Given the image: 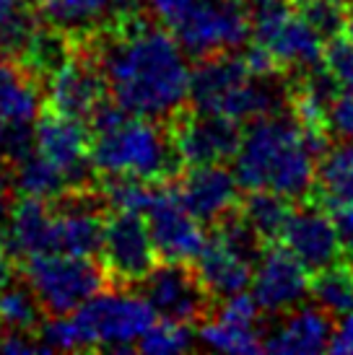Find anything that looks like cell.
I'll return each mask as SVG.
<instances>
[{"mask_svg": "<svg viewBox=\"0 0 353 355\" xmlns=\"http://www.w3.org/2000/svg\"><path fill=\"white\" fill-rule=\"evenodd\" d=\"M333 319L322 306H296L286 311L284 322L265 337V350L281 355L322 353L333 337Z\"/></svg>", "mask_w": 353, "mask_h": 355, "instance_id": "obj_18", "label": "cell"}, {"mask_svg": "<svg viewBox=\"0 0 353 355\" xmlns=\"http://www.w3.org/2000/svg\"><path fill=\"white\" fill-rule=\"evenodd\" d=\"M294 6L314 29L322 34L325 42L345 34L348 13L340 0H296Z\"/></svg>", "mask_w": 353, "mask_h": 355, "instance_id": "obj_32", "label": "cell"}, {"mask_svg": "<svg viewBox=\"0 0 353 355\" xmlns=\"http://www.w3.org/2000/svg\"><path fill=\"white\" fill-rule=\"evenodd\" d=\"M10 179L16 192L24 198H37V200H58L70 189L65 174L60 171L49 158H44L40 150H26L24 156L10 161Z\"/></svg>", "mask_w": 353, "mask_h": 355, "instance_id": "obj_23", "label": "cell"}, {"mask_svg": "<svg viewBox=\"0 0 353 355\" xmlns=\"http://www.w3.org/2000/svg\"><path fill=\"white\" fill-rule=\"evenodd\" d=\"M140 291L161 319L192 327L211 314L213 296L200 280L195 267H187L185 262H167L154 267L140 280Z\"/></svg>", "mask_w": 353, "mask_h": 355, "instance_id": "obj_9", "label": "cell"}, {"mask_svg": "<svg viewBox=\"0 0 353 355\" xmlns=\"http://www.w3.org/2000/svg\"><path fill=\"white\" fill-rule=\"evenodd\" d=\"M345 37L353 42V13H348V21H345Z\"/></svg>", "mask_w": 353, "mask_h": 355, "instance_id": "obj_42", "label": "cell"}, {"mask_svg": "<svg viewBox=\"0 0 353 355\" xmlns=\"http://www.w3.org/2000/svg\"><path fill=\"white\" fill-rule=\"evenodd\" d=\"M249 16L255 42L273 52L284 70H309L322 62L325 37L291 0H255Z\"/></svg>", "mask_w": 353, "mask_h": 355, "instance_id": "obj_7", "label": "cell"}, {"mask_svg": "<svg viewBox=\"0 0 353 355\" xmlns=\"http://www.w3.org/2000/svg\"><path fill=\"white\" fill-rule=\"evenodd\" d=\"M172 132V143L176 156L187 166L203 164H224L226 158H234L242 143V132L236 128V119L221 114H203V112H182L167 125Z\"/></svg>", "mask_w": 353, "mask_h": 355, "instance_id": "obj_14", "label": "cell"}, {"mask_svg": "<svg viewBox=\"0 0 353 355\" xmlns=\"http://www.w3.org/2000/svg\"><path fill=\"white\" fill-rule=\"evenodd\" d=\"M24 277L52 316L70 314L99 296L109 280L104 265H97L91 257L44 252L34 254L24 265Z\"/></svg>", "mask_w": 353, "mask_h": 355, "instance_id": "obj_6", "label": "cell"}, {"mask_svg": "<svg viewBox=\"0 0 353 355\" xmlns=\"http://www.w3.org/2000/svg\"><path fill=\"white\" fill-rule=\"evenodd\" d=\"M322 65L338 80L340 91H353V42L348 37H333L325 42Z\"/></svg>", "mask_w": 353, "mask_h": 355, "instance_id": "obj_33", "label": "cell"}, {"mask_svg": "<svg viewBox=\"0 0 353 355\" xmlns=\"http://www.w3.org/2000/svg\"><path fill=\"white\" fill-rule=\"evenodd\" d=\"M40 26L29 0H0V55L19 60Z\"/></svg>", "mask_w": 353, "mask_h": 355, "instance_id": "obj_29", "label": "cell"}, {"mask_svg": "<svg viewBox=\"0 0 353 355\" xmlns=\"http://www.w3.org/2000/svg\"><path fill=\"white\" fill-rule=\"evenodd\" d=\"M107 78L99 68L97 55L86 44H76V50L52 76L47 78L49 109L76 119H91L107 101Z\"/></svg>", "mask_w": 353, "mask_h": 355, "instance_id": "obj_13", "label": "cell"}, {"mask_svg": "<svg viewBox=\"0 0 353 355\" xmlns=\"http://www.w3.org/2000/svg\"><path fill=\"white\" fill-rule=\"evenodd\" d=\"M40 114V78H34L19 60L0 55V125H34Z\"/></svg>", "mask_w": 353, "mask_h": 355, "instance_id": "obj_22", "label": "cell"}, {"mask_svg": "<svg viewBox=\"0 0 353 355\" xmlns=\"http://www.w3.org/2000/svg\"><path fill=\"white\" fill-rule=\"evenodd\" d=\"M281 244L309 270L320 272L325 267L335 265L343 259V249L338 241V231L330 218V210L320 202L302 205L291 210L281 231Z\"/></svg>", "mask_w": 353, "mask_h": 355, "instance_id": "obj_16", "label": "cell"}, {"mask_svg": "<svg viewBox=\"0 0 353 355\" xmlns=\"http://www.w3.org/2000/svg\"><path fill=\"white\" fill-rule=\"evenodd\" d=\"M42 345L47 353H58V350H88L91 340H88L86 329L81 324V319L76 316V311L70 314H58L49 322H42L40 324V335Z\"/></svg>", "mask_w": 353, "mask_h": 355, "instance_id": "obj_31", "label": "cell"}, {"mask_svg": "<svg viewBox=\"0 0 353 355\" xmlns=\"http://www.w3.org/2000/svg\"><path fill=\"white\" fill-rule=\"evenodd\" d=\"M239 189L242 184L236 174L221 164L187 166V171L176 177V195L203 226H216L221 218L234 213Z\"/></svg>", "mask_w": 353, "mask_h": 355, "instance_id": "obj_17", "label": "cell"}, {"mask_svg": "<svg viewBox=\"0 0 353 355\" xmlns=\"http://www.w3.org/2000/svg\"><path fill=\"white\" fill-rule=\"evenodd\" d=\"M200 343L221 353H239V355H255L265 350V340L260 337L257 327L236 324V322H226V319H213V322H203L197 329Z\"/></svg>", "mask_w": 353, "mask_h": 355, "instance_id": "obj_27", "label": "cell"}, {"mask_svg": "<svg viewBox=\"0 0 353 355\" xmlns=\"http://www.w3.org/2000/svg\"><path fill=\"white\" fill-rule=\"evenodd\" d=\"M195 270L213 298H229L252 286L255 265L213 234L195 257Z\"/></svg>", "mask_w": 353, "mask_h": 355, "instance_id": "obj_20", "label": "cell"}, {"mask_svg": "<svg viewBox=\"0 0 353 355\" xmlns=\"http://www.w3.org/2000/svg\"><path fill=\"white\" fill-rule=\"evenodd\" d=\"M291 202L288 198L270 192V189H255L249 198L242 202V216L249 220V226L263 236V241H275L281 239L286 220L291 216Z\"/></svg>", "mask_w": 353, "mask_h": 355, "instance_id": "obj_26", "label": "cell"}, {"mask_svg": "<svg viewBox=\"0 0 353 355\" xmlns=\"http://www.w3.org/2000/svg\"><path fill=\"white\" fill-rule=\"evenodd\" d=\"M302 125L288 114L252 119L234 156V174L242 189H270L288 200H302L312 189L317 168Z\"/></svg>", "mask_w": 353, "mask_h": 355, "instance_id": "obj_2", "label": "cell"}, {"mask_svg": "<svg viewBox=\"0 0 353 355\" xmlns=\"http://www.w3.org/2000/svg\"><path fill=\"white\" fill-rule=\"evenodd\" d=\"M3 244L13 257L29 259L34 254L55 252V213L44 200L24 198L13 205L3 226Z\"/></svg>", "mask_w": 353, "mask_h": 355, "instance_id": "obj_19", "label": "cell"}, {"mask_svg": "<svg viewBox=\"0 0 353 355\" xmlns=\"http://www.w3.org/2000/svg\"><path fill=\"white\" fill-rule=\"evenodd\" d=\"M16 205V187H13V179L6 168H0V231L8 223L10 210Z\"/></svg>", "mask_w": 353, "mask_h": 355, "instance_id": "obj_38", "label": "cell"}, {"mask_svg": "<svg viewBox=\"0 0 353 355\" xmlns=\"http://www.w3.org/2000/svg\"><path fill=\"white\" fill-rule=\"evenodd\" d=\"M148 0H112V10H115V21L122 19H133V16H140V10Z\"/></svg>", "mask_w": 353, "mask_h": 355, "instance_id": "obj_39", "label": "cell"}, {"mask_svg": "<svg viewBox=\"0 0 353 355\" xmlns=\"http://www.w3.org/2000/svg\"><path fill=\"white\" fill-rule=\"evenodd\" d=\"M154 19L195 58L239 50L252 37L245 0H148Z\"/></svg>", "mask_w": 353, "mask_h": 355, "instance_id": "obj_5", "label": "cell"}, {"mask_svg": "<svg viewBox=\"0 0 353 355\" xmlns=\"http://www.w3.org/2000/svg\"><path fill=\"white\" fill-rule=\"evenodd\" d=\"M42 311L44 306L34 293V288L24 280H10L8 286L0 291V324L8 329H24L31 332L42 324Z\"/></svg>", "mask_w": 353, "mask_h": 355, "instance_id": "obj_28", "label": "cell"}, {"mask_svg": "<svg viewBox=\"0 0 353 355\" xmlns=\"http://www.w3.org/2000/svg\"><path fill=\"white\" fill-rule=\"evenodd\" d=\"M34 148L65 174L70 189L91 184V130L55 109L34 119Z\"/></svg>", "mask_w": 353, "mask_h": 355, "instance_id": "obj_12", "label": "cell"}, {"mask_svg": "<svg viewBox=\"0 0 353 355\" xmlns=\"http://www.w3.org/2000/svg\"><path fill=\"white\" fill-rule=\"evenodd\" d=\"M330 316H345L353 311V262H335L325 267L312 277V291H309Z\"/></svg>", "mask_w": 353, "mask_h": 355, "instance_id": "obj_25", "label": "cell"}, {"mask_svg": "<svg viewBox=\"0 0 353 355\" xmlns=\"http://www.w3.org/2000/svg\"><path fill=\"white\" fill-rule=\"evenodd\" d=\"M288 101L281 73L278 76H252L242 55H213L203 58L190 76V104L192 112L221 114L236 119H260L278 114Z\"/></svg>", "mask_w": 353, "mask_h": 355, "instance_id": "obj_3", "label": "cell"}, {"mask_svg": "<svg viewBox=\"0 0 353 355\" xmlns=\"http://www.w3.org/2000/svg\"><path fill=\"white\" fill-rule=\"evenodd\" d=\"M0 353L3 355H31V353H47L40 337L31 340L29 332L24 329H8L0 335Z\"/></svg>", "mask_w": 353, "mask_h": 355, "instance_id": "obj_36", "label": "cell"}, {"mask_svg": "<svg viewBox=\"0 0 353 355\" xmlns=\"http://www.w3.org/2000/svg\"><path fill=\"white\" fill-rule=\"evenodd\" d=\"M317 184H320V202H353V143L345 140L335 146L320 158L317 168Z\"/></svg>", "mask_w": 353, "mask_h": 355, "instance_id": "obj_24", "label": "cell"}, {"mask_svg": "<svg viewBox=\"0 0 353 355\" xmlns=\"http://www.w3.org/2000/svg\"><path fill=\"white\" fill-rule=\"evenodd\" d=\"M330 210V218L338 231V241L343 249V259L353 262V202H333V205H325Z\"/></svg>", "mask_w": 353, "mask_h": 355, "instance_id": "obj_35", "label": "cell"}, {"mask_svg": "<svg viewBox=\"0 0 353 355\" xmlns=\"http://www.w3.org/2000/svg\"><path fill=\"white\" fill-rule=\"evenodd\" d=\"M40 8L49 26L70 37L73 44L97 40L115 24L112 0H42Z\"/></svg>", "mask_w": 353, "mask_h": 355, "instance_id": "obj_21", "label": "cell"}, {"mask_svg": "<svg viewBox=\"0 0 353 355\" xmlns=\"http://www.w3.org/2000/svg\"><path fill=\"white\" fill-rule=\"evenodd\" d=\"M91 164L101 174H128L146 182H169L185 171L172 132L158 122L128 114L117 125L91 132Z\"/></svg>", "mask_w": 353, "mask_h": 355, "instance_id": "obj_4", "label": "cell"}, {"mask_svg": "<svg viewBox=\"0 0 353 355\" xmlns=\"http://www.w3.org/2000/svg\"><path fill=\"white\" fill-rule=\"evenodd\" d=\"M327 130L340 140H353V91H338L327 107Z\"/></svg>", "mask_w": 353, "mask_h": 355, "instance_id": "obj_34", "label": "cell"}, {"mask_svg": "<svg viewBox=\"0 0 353 355\" xmlns=\"http://www.w3.org/2000/svg\"><path fill=\"white\" fill-rule=\"evenodd\" d=\"M312 272L286 247L265 249L252 275V296L265 314H286L312 291Z\"/></svg>", "mask_w": 353, "mask_h": 355, "instance_id": "obj_15", "label": "cell"}, {"mask_svg": "<svg viewBox=\"0 0 353 355\" xmlns=\"http://www.w3.org/2000/svg\"><path fill=\"white\" fill-rule=\"evenodd\" d=\"M327 350L335 355H353V311L340 316V324L333 329Z\"/></svg>", "mask_w": 353, "mask_h": 355, "instance_id": "obj_37", "label": "cell"}, {"mask_svg": "<svg viewBox=\"0 0 353 355\" xmlns=\"http://www.w3.org/2000/svg\"><path fill=\"white\" fill-rule=\"evenodd\" d=\"M34 3H37V6H40V3H42V0H34Z\"/></svg>", "mask_w": 353, "mask_h": 355, "instance_id": "obj_44", "label": "cell"}, {"mask_svg": "<svg viewBox=\"0 0 353 355\" xmlns=\"http://www.w3.org/2000/svg\"><path fill=\"white\" fill-rule=\"evenodd\" d=\"M101 259L115 283H140L156 267L158 252L143 213L115 210L107 218Z\"/></svg>", "mask_w": 353, "mask_h": 355, "instance_id": "obj_10", "label": "cell"}, {"mask_svg": "<svg viewBox=\"0 0 353 355\" xmlns=\"http://www.w3.org/2000/svg\"><path fill=\"white\" fill-rule=\"evenodd\" d=\"M76 316L86 329L94 347L130 353L138 340L156 322V311L143 296L133 293H99L76 309Z\"/></svg>", "mask_w": 353, "mask_h": 355, "instance_id": "obj_8", "label": "cell"}, {"mask_svg": "<svg viewBox=\"0 0 353 355\" xmlns=\"http://www.w3.org/2000/svg\"><path fill=\"white\" fill-rule=\"evenodd\" d=\"M86 47L97 55L112 99L130 114L169 125L185 112L192 70L164 26L140 16L122 19Z\"/></svg>", "mask_w": 353, "mask_h": 355, "instance_id": "obj_1", "label": "cell"}, {"mask_svg": "<svg viewBox=\"0 0 353 355\" xmlns=\"http://www.w3.org/2000/svg\"><path fill=\"white\" fill-rule=\"evenodd\" d=\"M146 223L156 244L158 257L167 262H195V257L206 247L203 223L179 200L176 189L158 182L154 198L146 207Z\"/></svg>", "mask_w": 353, "mask_h": 355, "instance_id": "obj_11", "label": "cell"}, {"mask_svg": "<svg viewBox=\"0 0 353 355\" xmlns=\"http://www.w3.org/2000/svg\"><path fill=\"white\" fill-rule=\"evenodd\" d=\"M340 3H343V6H351V8H353V0H340Z\"/></svg>", "mask_w": 353, "mask_h": 355, "instance_id": "obj_43", "label": "cell"}, {"mask_svg": "<svg viewBox=\"0 0 353 355\" xmlns=\"http://www.w3.org/2000/svg\"><path fill=\"white\" fill-rule=\"evenodd\" d=\"M8 158V128L0 125V161Z\"/></svg>", "mask_w": 353, "mask_h": 355, "instance_id": "obj_41", "label": "cell"}, {"mask_svg": "<svg viewBox=\"0 0 353 355\" xmlns=\"http://www.w3.org/2000/svg\"><path fill=\"white\" fill-rule=\"evenodd\" d=\"M192 345H195V335H192L190 324L161 319V322H154V327L138 340L136 350L148 355H169V353H185Z\"/></svg>", "mask_w": 353, "mask_h": 355, "instance_id": "obj_30", "label": "cell"}, {"mask_svg": "<svg viewBox=\"0 0 353 355\" xmlns=\"http://www.w3.org/2000/svg\"><path fill=\"white\" fill-rule=\"evenodd\" d=\"M10 280H13V254L0 241V291L8 286Z\"/></svg>", "mask_w": 353, "mask_h": 355, "instance_id": "obj_40", "label": "cell"}]
</instances>
